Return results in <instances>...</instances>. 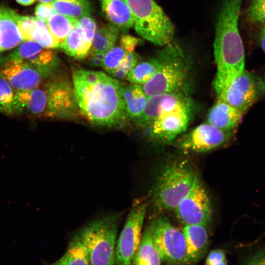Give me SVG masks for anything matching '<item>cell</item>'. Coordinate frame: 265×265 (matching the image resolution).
Segmentation results:
<instances>
[{
  "mask_svg": "<svg viewBox=\"0 0 265 265\" xmlns=\"http://www.w3.org/2000/svg\"><path fill=\"white\" fill-rule=\"evenodd\" d=\"M105 53L104 52L89 51L86 57L87 59L88 63L91 66L100 67L102 66Z\"/></svg>",
  "mask_w": 265,
  "mask_h": 265,
  "instance_id": "ab89813d",
  "label": "cell"
},
{
  "mask_svg": "<svg viewBox=\"0 0 265 265\" xmlns=\"http://www.w3.org/2000/svg\"><path fill=\"white\" fill-rule=\"evenodd\" d=\"M0 112L9 116L21 114L16 91L8 81L0 75Z\"/></svg>",
  "mask_w": 265,
  "mask_h": 265,
  "instance_id": "f1b7e54d",
  "label": "cell"
},
{
  "mask_svg": "<svg viewBox=\"0 0 265 265\" xmlns=\"http://www.w3.org/2000/svg\"><path fill=\"white\" fill-rule=\"evenodd\" d=\"M2 9L0 19V53L15 48L23 41L16 22V13L8 8L2 7Z\"/></svg>",
  "mask_w": 265,
  "mask_h": 265,
  "instance_id": "ffe728a7",
  "label": "cell"
},
{
  "mask_svg": "<svg viewBox=\"0 0 265 265\" xmlns=\"http://www.w3.org/2000/svg\"><path fill=\"white\" fill-rule=\"evenodd\" d=\"M119 36V29L111 23L97 27L90 51L106 53L113 47Z\"/></svg>",
  "mask_w": 265,
  "mask_h": 265,
  "instance_id": "484cf974",
  "label": "cell"
},
{
  "mask_svg": "<svg viewBox=\"0 0 265 265\" xmlns=\"http://www.w3.org/2000/svg\"><path fill=\"white\" fill-rule=\"evenodd\" d=\"M73 85L79 108L92 123L113 127L128 120L118 80L97 71L75 68Z\"/></svg>",
  "mask_w": 265,
  "mask_h": 265,
  "instance_id": "6da1fadb",
  "label": "cell"
},
{
  "mask_svg": "<svg viewBox=\"0 0 265 265\" xmlns=\"http://www.w3.org/2000/svg\"><path fill=\"white\" fill-rule=\"evenodd\" d=\"M162 260L155 244L150 227L145 228L132 264L160 265Z\"/></svg>",
  "mask_w": 265,
  "mask_h": 265,
  "instance_id": "cb8c5ba5",
  "label": "cell"
},
{
  "mask_svg": "<svg viewBox=\"0 0 265 265\" xmlns=\"http://www.w3.org/2000/svg\"><path fill=\"white\" fill-rule=\"evenodd\" d=\"M139 57L134 51L128 53L110 76L117 79H126L130 71L139 62Z\"/></svg>",
  "mask_w": 265,
  "mask_h": 265,
  "instance_id": "d6a6232c",
  "label": "cell"
},
{
  "mask_svg": "<svg viewBox=\"0 0 265 265\" xmlns=\"http://www.w3.org/2000/svg\"><path fill=\"white\" fill-rule=\"evenodd\" d=\"M198 174L187 163L166 165L157 176L151 191V203L159 213L174 210L191 189Z\"/></svg>",
  "mask_w": 265,
  "mask_h": 265,
  "instance_id": "3957f363",
  "label": "cell"
},
{
  "mask_svg": "<svg viewBox=\"0 0 265 265\" xmlns=\"http://www.w3.org/2000/svg\"><path fill=\"white\" fill-rule=\"evenodd\" d=\"M150 227L163 263L188 264L186 244L182 230L172 225L166 216L156 219Z\"/></svg>",
  "mask_w": 265,
  "mask_h": 265,
  "instance_id": "52a82bcc",
  "label": "cell"
},
{
  "mask_svg": "<svg viewBox=\"0 0 265 265\" xmlns=\"http://www.w3.org/2000/svg\"><path fill=\"white\" fill-rule=\"evenodd\" d=\"M263 81H264V83L265 84V76H264V79H263Z\"/></svg>",
  "mask_w": 265,
  "mask_h": 265,
  "instance_id": "bcb514c9",
  "label": "cell"
},
{
  "mask_svg": "<svg viewBox=\"0 0 265 265\" xmlns=\"http://www.w3.org/2000/svg\"><path fill=\"white\" fill-rule=\"evenodd\" d=\"M102 9L110 23L119 29L126 30L133 26L132 13L124 0H102Z\"/></svg>",
  "mask_w": 265,
  "mask_h": 265,
  "instance_id": "44dd1931",
  "label": "cell"
},
{
  "mask_svg": "<svg viewBox=\"0 0 265 265\" xmlns=\"http://www.w3.org/2000/svg\"><path fill=\"white\" fill-rule=\"evenodd\" d=\"M191 115V104L160 115L149 125L150 137L161 142L174 140L186 130Z\"/></svg>",
  "mask_w": 265,
  "mask_h": 265,
  "instance_id": "4fadbf2b",
  "label": "cell"
},
{
  "mask_svg": "<svg viewBox=\"0 0 265 265\" xmlns=\"http://www.w3.org/2000/svg\"><path fill=\"white\" fill-rule=\"evenodd\" d=\"M16 0L18 3L22 5L28 6V5H31L32 4L34 3L36 0Z\"/></svg>",
  "mask_w": 265,
  "mask_h": 265,
  "instance_id": "7bdbcfd3",
  "label": "cell"
},
{
  "mask_svg": "<svg viewBox=\"0 0 265 265\" xmlns=\"http://www.w3.org/2000/svg\"><path fill=\"white\" fill-rule=\"evenodd\" d=\"M191 104L181 90L150 96L142 116L137 122L142 126H149L160 115Z\"/></svg>",
  "mask_w": 265,
  "mask_h": 265,
  "instance_id": "2e32d148",
  "label": "cell"
},
{
  "mask_svg": "<svg viewBox=\"0 0 265 265\" xmlns=\"http://www.w3.org/2000/svg\"><path fill=\"white\" fill-rule=\"evenodd\" d=\"M235 136V132L223 131L206 122L196 127L185 136L179 147L186 151L206 152L230 143Z\"/></svg>",
  "mask_w": 265,
  "mask_h": 265,
  "instance_id": "7c38bea8",
  "label": "cell"
},
{
  "mask_svg": "<svg viewBox=\"0 0 265 265\" xmlns=\"http://www.w3.org/2000/svg\"><path fill=\"white\" fill-rule=\"evenodd\" d=\"M134 18L136 33L152 44L165 46L173 40L174 26L170 18L154 0H123Z\"/></svg>",
  "mask_w": 265,
  "mask_h": 265,
  "instance_id": "5b68a950",
  "label": "cell"
},
{
  "mask_svg": "<svg viewBox=\"0 0 265 265\" xmlns=\"http://www.w3.org/2000/svg\"><path fill=\"white\" fill-rule=\"evenodd\" d=\"M16 97L21 114L36 117L45 115L48 101L46 87L38 86L29 90L16 91Z\"/></svg>",
  "mask_w": 265,
  "mask_h": 265,
  "instance_id": "d6986e66",
  "label": "cell"
},
{
  "mask_svg": "<svg viewBox=\"0 0 265 265\" xmlns=\"http://www.w3.org/2000/svg\"></svg>",
  "mask_w": 265,
  "mask_h": 265,
  "instance_id": "7dc6e473",
  "label": "cell"
},
{
  "mask_svg": "<svg viewBox=\"0 0 265 265\" xmlns=\"http://www.w3.org/2000/svg\"><path fill=\"white\" fill-rule=\"evenodd\" d=\"M246 16L250 22L265 26V0H250Z\"/></svg>",
  "mask_w": 265,
  "mask_h": 265,
  "instance_id": "836d02e7",
  "label": "cell"
},
{
  "mask_svg": "<svg viewBox=\"0 0 265 265\" xmlns=\"http://www.w3.org/2000/svg\"><path fill=\"white\" fill-rule=\"evenodd\" d=\"M260 40L262 49L265 53V26H263L261 31Z\"/></svg>",
  "mask_w": 265,
  "mask_h": 265,
  "instance_id": "b9f144b4",
  "label": "cell"
},
{
  "mask_svg": "<svg viewBox=\"0 0 265 265\" xmlns=\"http://www.w3.org/2000/svg\"><path fill=\"white\" fill-rule=\"evenodd\" d=\"M179 220L185 225H207L212 219V210L208 192L198 175L191 189L174 210Z\"/></svg>",
  "mask_w": 265,
  "mask_h": 265,
  "instance_id": "9c48e42d",
  "label": "cell"
},
{
  "mask_svg": "<svg viewBox=\"0 0 265 265\" xmlns=\"http://www.w3.org/2000/svg\"><path fill=\"white\" fill-rule=\"evenodd\" d=\"M36 17L20 15L16 13V22L23 41L31 40Z\"/></svg>",
  "mask_w": 265,
  "mask_h": 265,
  "instance_id": "e575fe53",
  "label": "cell"
},
{
  "mask_svg": "<svg viewBox=\"0 0 265 265\" xmlns=\"http://www.w3.org/2000/svg\"><path fill=\"white\" fill-rule=\"evenodd\" d=\"M48 101L45 116L65 118L75 115L79 108L73 85L55 80L46 87Z\"/></svg>",
  "mask_w": 265,
  "mask_h": 265,
  "instance_id": "5bb4252c",
  "label": "cell"
},
{
  "mask_svg": "<svg viewBox=\"0 0 265 265\" xmlns=\"http://www.w3.org/2000/svg\"><path fill=\"white\" fill-rule=\"evenodd\" d=\"M227 264L226 254L222 249L211 251L206 259L205 264L209 265H225Z\"/></svg>",
  "mask_w": 265,
  "mask_h": 265,
  "instance_id": "8d00e7d4",
  "label": "cell"
},
{
  "mask_svg": "<svg viewBox=\"0 0 265 265\" xmlns=\"http://www.w3.org/2000/svg\"><path fill=\"white\" fill-rule=\"evenodd\" d=\"M206 226L185 225L182 230L186 244L188 264L198 263L207 253L209 237Z\"/></svg>",
  "mask_w": 265,
  "mask_h": 265,
  "instance_id": "e0dca14e",
  "label": "cell"
},
{
  "mask_svg": "<svg viewBox=\"0 0 265 265\" xmlns=\"http://www.w3.org/2000/svg\"><path fill=\"white\" fill-rule=\"evenodd\" d=\"M123 96L127 119L137 122L144 112L148 99L142 86L133 83L123 85Z\"/></svg>",
  "mask_w": 265,
  "mask_h": 265,
  "instance_id": "7402d4cb",
  "label": "cell"
},
{
  "mask_svg": "<svg viewBox=\"0 0 265 265\" xmlns=\"http://www.w3.org/2000/svg\"><path fill=\"white\" fill-rule=\"evenodd\" d=\"M147 203L134 206L131 210L117 241L115 263L131 265L142 237V229Z\"/></svg>",
  "mask_w": 265,
  "mask_h": 265,
  "instance_id": "30bf717a",
  "label": "cell"
},
{
  "mask_svg": "<svg viewBox=\"0 0 265 265\" xmlns=\"http://www.w3.org/2000/svg\"><path fill=\"white\" fill-rule=\"evenodd\" d=\"M0 75L8 81L15 91L38 87L43 78L36 68L19 60L0 63Z\"/></svg>",
  "mask_w": 265,
  "mask_h": 265,
  "instance_id": "9a60e30c",
  "label": "cell"
},
{
  "mask_svg": "<svg viewBox=\"0 0 265 265\" xmlns=\"http://www.w3.org/2000/svg\"><path fill=\"white\" fill-rule=\"evenodd\" d=\"M3 9L2 7H0V19L2 15Z\"/></svg>",
  "mask_w": 265,
  "mask_h": 265,
  "instance_id": "f6af8a7d",
  "label": "cell"
},
{
  "mask_svg": "<svg viewBox=\"0 0 265 265\" xmlns=\"http://www.w3.org/2000/svg\"><path fill=\"white\" fill-rule=\"evenodd\" d=\"M119 219V214H107L88 223L79 230L88 248L90 265L116 264Z\"/></svg>",
  "mask_w": 265,
  "mask_h": 265,
  "instance_id": "8992f818",
  "label": "cell"
},
{
  "mask_svg": "<svg viewBox=\"0 0 265 265\" xmlns=\"http://www.w3.org/2000/svg\"><path fill=\"white\" fill-rule=\"evenodd\" d=\"M52 3L54 12L73 19L90 16L92 10L88 0H54Z\"/></svg>",
  "mask_w": 265,
  "mask_h": 265,
  "instance_id": "4316f807",
  "label": "cell"
},
{
  "mask_svg": "<svg viewBox=\"0 0 265 265\" xmlns=\"http://www.w3.org/2000/svg\"><path fill=\"white\" fill-rule=\"evenodd\" d=\"M91 46V44L86 40L79 22L59 48L70 56L82 59L88 55Z\"/></svg>",
  "mask_w": 265,
  "mask_h": 265,
  "instance_id": "d4e9b609",
  "label": "cell"
},
{
  "mask_svg": "<svg viewBox=\"0 0 265 265\" xmlns=\"http://www.w3.org/2000/svg\"><path fill=\"white\" fill-rule=\"evenodd\" d=\"M53 264H90L88 248L80 231L69 241L65 253Z\"/></svg>",
  "mask_w": 265,
  "mask_h": 265,
  "instance_id": "603a6c76",
  "label": "cell"
},
{
  "mask_svg": "<svg viewBox=\"0 0 265 265\" xmlns=\"http://www.w3.org/2000/svg\"><path fill=\"white\" fill-rule=\"evenodd\" d=\"M54 13L52 2H41L38 4L35 9V17L46 22Z\"/></svg>",
  "mask_w": 265,
  "mask_h": 265,
  "instance_id": "74e56055",
  "label": "cell"
},
{
  "mask_svg": "<svg viewBox=\"0 0 265 265\" xmlns=\"http://www.w3.org/2000/svg\"><path fill=\"white\" fill-rule=\"evenodd\" d=\"M244 114L228 103L217 99L207 117V122L227 132H234Z\"/></svg>",
  "mask_w": 265,
  "mask_h": 265,
  "instance_id": "ac0fdd59",
  "label": "cell"
},
{
  "mask_svg": "<svg viewBox=\"0 0 265 265\" xmlns=\"http://www.w3.org/2000/svg\"><path fill=\"white\" fill-rule=\"evenodd\" d=\"M159 66V60L156 57L138 62L128 74L126 80L131 83L143 85L155 75Z\"/></svg>",
  "mask_w": 265,
  "mask_h": 265,
  "instance_id": "83f0119b",
  "label": "cell"
},
{
  "mask_svg": "<svg viewBox=\"0 0 265 265\" xmlns=\"http://www.w3.org/2000/svg\"><path fill=\"white\" fill-rule=\"evenodd\" d=\"M78 23V19L69 18L56 13L51 15L47 21L50 30L59 45Z\"/></svg>",
  "mask_w": 265,
  "mask_h": 265,
  "instance_id": "f546056e",
  "label": "cell"
},
{
  "mask_svg": "<svg viewBox=\"0 0 265 265\" xmlns=\"http://www.w3.org/2000/svg\"><path fill=\"white\" fill-rule=\"evenodd\" d=\"M247 262L250 265H265V246L257 251Z\"/></svg>",
  "mask_w": 265,
  "mask_h": 265,
  "instance_id": "60d3db41",
  "label": "cell"
},
{
  "mask_svg": "<svg viewBox=\"0 0 265 265\" xmlns=\"http://www.w3.org/2000/svg\"><path fill=\"white\" fill-rule=\"evenodd\" d=\"M159 68L154 77L142 85L147 96L181 90L188 76L189 64L181 46L172 41L158 53Z\"/></svg>",
  "mask_w": 265,
  "mask_h": 265,
  "instance_id": "277c9868",
  "label": "cell"
},
{
  "mask_svg": "<svg viewBox=\"0 0 265 265\" xmlns=\"http://www.w3.org/2000/svg\"><path fill=\"white\" fill-rule=\"evenodd\" d=\"M11 60L24 61L36 68L43 77L52 75L59 60L51 50L33 40L23 41L10 53L0 57V63Z\"/></svg>",
  "mask_w": 265,
  "mask_h": 265,
  "instance_id": "8fae6325",
  "label": "cell"
},
{
  "mask_svg": "<svg viewBox=\"0 0 265 265\" xmlns=\"http://www.w3.org/2000/svg\"><path fill=\"white\" fill-rule=\"evenodd\" d=\"M265 95L263 79L245 70L227 87L217 94V99L243 114Z\"/></svg>",
  "mask_w": 265,
  "mask_h": 265,
  "instance_id": "ba28073f",
  "label": "cell"
},
{
  "mask_svg": "<svg viewBox=\"0 0 265 265\" xmlns=\"http://www.w3.org/2000/svg\"><path fill=\"white\" fill-rule=\"evenodd\" d=\"M242 1L223 0L219 12L213 43L216 66L213 87L216 94L245 70L244 50L238 29Z\"/></svg>",
  "mask_w": 265,
  "mask_h": 265,
  "instance_id": "7a4b0ae2",
  "label": "cell"
},
{
  "mask_svg": "<svg viewBox=\"0 0 265 265\" xmlns=\"http://www.w3.org/2000/svg\"><path fill=\"white\" fill-rule=\"evenodd\" d=\"M31 40L48 49L59 48V43L50 30L47 22L36 18Z\"/></svg>",
  "mask_w": 265,
  "mask_h": 265,
  "instance_id": "4dcf8cb0",
  "label": "cell"
},
{
  "mask_svg": "<svg viewBox=\"0 0 265 265\" xmlns=\"http://www.w3.org/2000/svg\"><path fill=\"white\" fill-rule=\"evenodd\" d=\"M128 53L120 45H114L105 53L102 68L110 76Z\"/></svg>",
  "mask_w": 265,
  "mask_h": 265,
  "instance_id": "1f68e13d",
  "label": "cell"
},
{
  "mask_svg": "<svg viewBox=\"0 0 265 265\" xmlns=\"http://www.w3.org/2000/svg\"><path fill=\"white\" fill-rule=\"evenodd\" d=\"M78 20L86 40L91 44L97 27L95 21L90 16H84Z\"/></svg>",
  "mask_w": 265,
  "mask_h": 265,
  "instance_id": "d590c367",
  "label": "cell"
},
{
  "mask_svg": "<svg viewBox=\"0 0 265 265\" xmlns=\"http://www.w3.org/2000/svg\"><path fill=\"white\" fill-rule=\"evenodd\" d=\"M41 2H52L54 0H38Z\"/></svg>",
  "mask_w": 265,
  "mask_h": 265,
  "instance_id": "ee69618b",
  "label": "cell"
},
{
  "mask_svg": "<svg viewBox=\"0 0 265 265\" xmlns=\"http://www.w3.org/2000/svg\"><path fill=\"white\" fill-rule=\"evenodd\" d=\"M140 40L129 34H122L120 38V45L128 52L134 51Z\"/></svg>",
  "mask_w": 265,
  "mask_h": 265,
  "instance_id": "f35d334b",
  "label": "cell"
}]
</instances>
